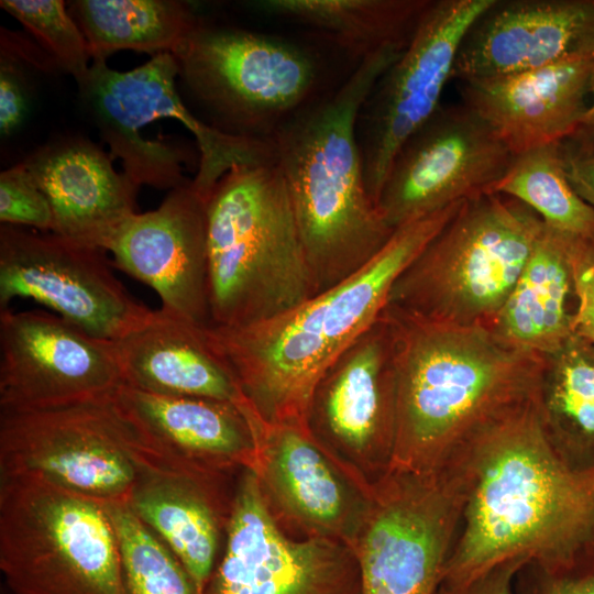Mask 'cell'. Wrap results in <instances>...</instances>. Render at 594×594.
<instances>
[{"label":"cell","mask_w":594,"mask_h":594,"mask_svg":"<svg viewBox=\"0 0 594 594\" xmlns=\"http://www.w3.org/2000/svg\"><path fill=\"white\" fill-rule=\"evenodd\" d=\"M527 562L512 559L463 581H442L436 594H514L516 574Z\"/></svg>","instance_id":"cell-38"},{"label":"cell","mask_w":594,"mask_h":594,"mask_svg":"<svg viewBox=\"0 0 594 594\" xmlns=\"http://www.w3.org/2000/svg\"><path fill=\"white\" fill-rule=\"evenodd\" d=\"M578 134L594 140V67L590 81V103Z\"/></svg>","instance_id":"cell-39"},{"label":"cell","mask_w":594,"mask_h":594,"mask_svg":"<svg viewBox=\"0 0 594 594\" xmlns=\"http://www.w3.org/2000/svg\"><path fill=\"white\" fill-rule=\"evenodd\" d=\"M594 58V0H494L464 34L451 80Z\"/></svg>","instance_id":"cell-20"},{"label":"cell","mask_w":594,"mask_h":594,"mask_svg":"<svg viewBox=\"0 0 594 594\" xmlns=\"http://www.w3.org/2000/svg\"><path fill=\"white\" fill-rule=\"evenodd\" d=\"M105 250L53 232L0 227V311L30 298L99 339L118 341L152 310L116 277Z\"/></svg>","instance_id":"cell-12"},{"label":"cell","mask_w":594,"mask_h":594,"mask_svg":"<svg viewBox=\"0 0 594 594\" xmlns=\"http://www.w3.org/2000/svg\"><path fill=\"white\" fill-rule=\"evenodd\" d=\"M465 497L466 480L458 461L431 473L389 468L373 482L351 546L361 594H436Z\"/></svg>","instance_id":"cell-11"},{"label":"cell","mask_w":594,"mask_h":594,"mask_svg":"<svg viewBox=\"0 0 594 594\" xmlns=\"http://www.w3.org/2000/svg\"><path fill=\"white\" fill-rule=\"evenodd\" d=\"M69 13L81 30L94 61L117 51L173 53L199 18L177 0H76Z\"/></svg>","instance_id":"cell-29"},{"label":"cell","mask_w":594,"mask_h":594,"mask_svg":"<svg viewBox=\"0 0 594 594\" xmlns=\"http://www.w3.org/2000/svg\"><path fill=\"white\" fill-rule=\"evenodd\" d=\"M514 594H594V549L572 562H527L516 574Z\"/></svg>","instance_id":"cell-34"},{"label":"cell","mask_w":594,"mask_h":594,"mask_svg":"<svg viewBox=\"0 0 594 594\" xmlns=\"http://www.w3.org/2000/svg\"><path fill=\"white\" fill-rule=\"evenodd\" d=\"M431 0H257L256 11L318 30L358 63L389 45H408Z\"/></svg>","instance_id":"cell-28"},{"label":"cell","mask_w":594,"mask_h":594,"mask_svg":"<svg viewBox=\"0 0 594 594\" xmlns=\"http://www.w3.org/2000/svg\"><path fill=\"white\" fill-rule=\"evenodd\" d=\"M0 570L14 594H128L103 505L37 479H0Z\"/></svg>","instance_id":"cell-9"},{"label":"cell","mask_w":594,"mask_h":594,"mask_svg":"<svg viewBox=\"0 0 594 594\" xmlns=\"http://www.w3.org/2000/svg\"><path fill=\"white\" fill-rule=\"evenodd\" d=\"M385 311L396 363L389 468L440 471L483 431L534 399L542 356L504 344L486 328Z\"/></svg>","instance_id":"cell-3"},{"label":"cell","mask_w":594,"mask_h":594,"mask_svg":"<svg viewBox=\"0 0 594 594\" xmlns=\"http://www.w3.org/2000/svg\"><path fill=\"white\" fill-rule=\"evenodd\" d=\"M0 221L53 232L51 204L22 162L0 174Z\"/></svg>","instance_id":"cell-33"},{"label":"cell","mask_w":594,"mask_h":594,"mask_svg":"<svg viewBox=\"0 0 594 594\" xmlns=\"http://www.w3.org/2000/svg\"><path fill=\"white\" fill-rule=\"evenodd\" d=\"M256 442L252 471L274 515L305 537L352 546L371 484L341 464L308 428L262 420Z\"/></svg>","instance_id":"cell-18"},{"label":"cell","mask_w":594,"mask_h":594,"mask_svg":"<svg viewBox=\"0 0 594 594\" xmlns=\"http://www.w3.org/2000/svg\"><path fill=\"white\" fill-rule=\"evenodd\" d=\"M112 398L147 443L184 474L219 480L228 471L255 466L260 419L232 404L127 384Z\"/></svg>","instance_id":"cell-21"},{"label":"cell","mask_w":594,"mask_h":594,"mask_svg":"<svg viewBox=\"0 0 594 594\" xmlns=\"http://www.w3.org/2000/svg\"><path fill=\"white\" fill-rule=\"evenodd\" d=\"M101 504L116 534L128 594H197L176 556L128 505Z\"/></svg>","instance_id":"cell-31"},{"label":"cell","mask_w":594,"mask_h":594,"mask_svg":"<svg viewBox=\"0 0 594 594\" xmlns=\"http://www.w3.org/2000/svg\"><path fill=\"white\" fill-rule=\"evenodd\" d=\"M172 54L216 128L252 139L270 140L314 99L320 75L317 58L294 42L201 20Z\"/></svg>","instance_id":"cell-10"},{"label":"cell","mask_w":594,"mask_h":594,"mask_svg":"<svg viewBox=\"0 0 594 594\" xmlns=\"http://www.w3.org/2000/svg\"><path fill=\"white\" fill-rule=\"evenodd\" d=\"M395 416V337L384 309L318 383L308 426L341 464L372 484L391 466Z\"/></svg>","instance_id":"cell-16"},{"label":"cell","mask_w":594,"mask_h":594,"mask_svg":"<svg viewBox=\"0 0 594 594\" xmlns=\"http://www.w3.org/2000/svg\"><path fill=\"white\" fill-rule=\"evenodd\" d=\"M204 594H361L352 547L288 536L260 481L243 470L227 522V544Z\"/></svg>","instance_id":"cell-14"},{"label":"cell","mask_w":594,"mask_h":594,"mask_svg":"<svg viewBox=\"0 0 594 594\" xmlns=\"http://www.w3.org/2000/svg\"><path fill=\"white\" fill-rule=\"evenodd\" d=\"M534 402L558 458L573 471H594V343L573 333L544 356Z\"/></svg>","instance_id":"cell-27"},{"label":"cell","mask_w":594,"mask_h":594,"mask_svg":"<svg viewBox=\"0 0 594 594\" xmlns=\"http://www.w3.org/2000/svg\"><path fill=\"white\" fill-rule=\"evenodd\" d=\"M113 265L153 288L162 307L202 328L209 301L207 199L188 179L156 209L134 213L107 245Z\"/></svg>","instance_id":"cell-19"},{"label":"cell","mask_w":594,"mask_h":594,"mask_svg":"<svg viewBox=\"0 0 594 594\" xmlns=\"http://www.w3.org/2000/svg\"><path fill=\"white\" fill-rule=\"evenodd\" d=\"M560 147L572 188L594 207V140L575 133L560 142Z\"/></svg>","instance_id":"cell-37"},{"label":"cell","mask_w":594,"mask_h":594,"mask_svg":"<svg viewBox=\"0 0 594 594\" xmlns=\"http://www.w3.org/2000/svg\"><path fill=\"white\" fill-rule=\"evenodd\" d=\"M154 476H188L142 437L112 396L30 411H0V479L31 477L100 503L129 505Z\"/></svg>","instance_id":"cell-8"},{"label":"cell","mask_w":594,"mask_h":594,"mask_svg":"<svg viewBox=\"0 0 594 594\" xmlns=\"http://www.w3.org/2000/svg\"><path fill=\"white\" fill-rule=\"evenodd\" d=\"M405 47L389 45L360 61L334 92L311 99L270 139L316 294L361 270L395 231L366 188L358 118L378 78Z\"/></svg>","instance_id":"cell-4"},{"label":"cell","mask_w":594,"mask_h":594,"mask_svg":"<svg viewBox=\"0 0 594 594\" xmlns=\"http://www.w3.org/2000/svg\"><path fill=\"white\" fill-rule=\"evenodd\" d=\"M462 202L395 229L356 273L279 315L243 327L206 328L263 421L309 428L320 380L376 322L399 275Z\"/></svg>","instance_id":"cell-2"},{"label":"cell","mask_w":594,"mask_h":594,"mask_svg":"<svg viewBox=\"0 0 594 594\" xmlns=\"http://www.w3.org/2000/svg\"><path fill=\"white\" fill-rule=\"evenodd\" d=\"M493 1L431 0L408 45L364 101L358 139L375 205L397 152L440 107L464 34Z\"/></svg>","instance_id":"cell-13"},{"label":"cell","mask_w":594,"mask_h":594,"mask_svg":"<svg viewBox=\"0 0 594 594\" xmlns=\"http://www.w3.org/2000/svg\"><path fill=\"white\" fill-rule=\"evenodd\" d=\"M211 326L270 319L316 295L284 177L275 163L237 165L207 200Z\"/></svg>","instance_id":"cell-5"},{"label":"cell","mask_w":594,"mask_h":594,"mask_svg":"<svg viewBox=\"0 0 594 594\" xmlns=\"http://www.w3.org/2000/svg\"><path fill=\"white\" fill-rule=\"evenodd\" d=\"M177 76L173 54L161 53L129 72L94 61L78 85L86 110L110 147V157L121 160L123 173L135 186L172 190L188 180L182 167L185 152L178 145L146 140L141 133L158 118L177 120L195 138L199 162L193 184L207 200L232 167L276 162L271 140L233 135L198 119L178 95Z\"/></svg>","instance_id":"cell-7"},{"label":"cell","mask_w":594,"mask_h":594,"mask_svg":"<svg viewBox=\"0 0 594 594\" xmlns=\"http://www.w3.org/2000/svg\"><path fill=\"white\" fill-rule=\"evenodd\" d=\"M123 384L116 342L45 311H0V411L84 404Z\"/></svg>","instance_id":"cell-17"},{"label":"cell","mask_w":594,"mask_h":594,"mask_svg":"<svg viewBox=\"0 0 594 594\" xmlns=\"http://www.w3.org/2000/svg\"><path fill=\"white\" fill-rule=\"evenodd\" d=\"M0 7L15 18L56 62L82 82L90 69L88 43L62 0H2Z\"/></svg>","instance_id":"cell-32"},{"label":"cell","mask_w":594,"mask_h":594,"mask_svg":"<svg viewBox=\"0 0 594 594\" xmlns=\"http://www.w3.org/2000/svg\"><path fill=\"white\" fill-rule=\"evenodd\" d=\"M116 351L127 385L161 395L224 402L248 416L257 415L206 328L166 308L152 310L142 324L116 341Z\"/></svg>","instance_id":"cell-24"},{"label":"cell","mask_w":594,"mask_h":594,"mask_svg":"<svg viewBox=\"0 0 594 594\" xmlns=\"http://www.w3.org/2000/svg\"><path fill=\"white\" fill-rule=\"evenodd\" d=\"M543 224L531 208L509 196L464 200L399 275L386 307L430 322L490 329Z\"/></svg>","instance_id":"cell-6"},{"label":"cell","mask_w":594,"mask_h":594,"mask_svg":"<svg viewBox=\"0 0 594 594\" xmlns=\"http://www.w3.org/2000/svg\"><path fill=\"white\" fill-rule=\"evenodd\" d=\"M594 58L463 81L461 103L483 120L514 155L562 142L578 132L588 108Z\"/></svg>","instance_id":"cell-22"},{"label":"cell","mask_w":594,"mask_h":594,"mask_svg":"<svg viewBox=\"0 0 594 594\" xmlns=\"http://www.w3.org/2000/svg\"><path fill=\"white\" fill-rule=\"evenodd\" d=\"M514 155L462 103L442 106L397 152L376 207L393 230L492 194Z\"/></svg>","instance_id":"cell-15"},{"label":"cell","mask_w":594,"mask_h":594,"mask_svg":"<svg viewBox=\"0 0 594 594\" xmlns=\"http://www.w3.org/2000/svg\"><path fill=\"white\" fill-rule=\"evenodd\" d=\"M560 233L568 250L574 283L573 333L594 343V233Z\"/></svg>","instance_id":"cell-35"},{"label":"cell","mask_w":594,"mask_h":594,"mask_svg":"<svg viewBox=\"0 0 594 594\" xmlns=\"http://www.w3.org/2000/svg\"><path fill=\"white\" fill-rule=\"evenodd\" d=\"M219 481L189 476H154L134 492L129 507L168 544L204 594L215 570L222 522Z\"/></svg>","instance_id":"cell-26"},{"label":"cell","mask_w":594,"mask_h":594,"mask_svg":"<svg viewBox=\"0 0 594 594\" xmlns=\"http://www.w3.org/2000/svg\"><path fill=\"white\" fill-rule=\"evenodd\" d=\"M29 111L23 76L13 58L1 54L0 59V133L11 135L24 121Z\"/></svg>","instance_id":"cell-36"},{"label":"cell","mask_w":594,"mask_h":594,"mask_svg":"<svg viewBox=\"0 0 594 594\" xmlns=\"http://www.w3.org/2000/svg\"><path fill=\"white\" fill-rule=\"evenodd\" d=\"M544 223V222H543ZM574 283L562 234L546 224L488 329L504 344L547 356L573 334Z\"/></svg>","instance_id":"cell-25"},{"label":"cell","mask_w":594,"mask_h":594,"mask_svg":"<svg viewBox=\"0 0 594 594\" xmlns=\"http://www.w3.org/2000/svg\"><path fill=\"white\" fill-rule=\"evenodd\" d=\"M454 460L466 497L444 581H463L512 559L566 564L594 549V471H573L558 458L534 399Z\"/></svg>","instance_id":"cell-1"},{"label":"cell","mask_w":594,"mask_h":594,"mask_svg":"<svg viewBox=\"0 0 594 594\" xmlns=\"http://www.w3.org/2000/svg\"><path fill=\"white\" fill-rule=\"evenodd\" d=\"M492 194H502L531 208L544 224L573 235L594 233V207L572 188L563 164L560 142L514 156Z\"/></svg>","instance_id":"cell-30"},{"label":"cell","mask_w":594,"mask_h":594,"mask_svg":"<svg viewBox=\"0 0 594 594\" xmlns=\"http://www.w3.org/2000/svg\"><path fill=\"white\" fill-rule=\"evenodd\" d=\"M22 163L51 204L53 233L106 251L117 230L136 213L139 187L87 139L56 140Z\"/></svg>","instance_id":"cell-23"}]
</instances>
